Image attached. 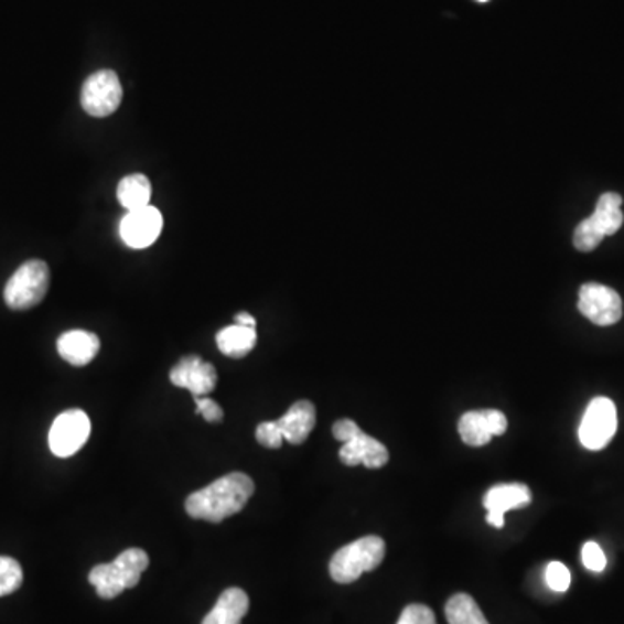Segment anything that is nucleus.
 Masks as SVG:
<instances>
[{
    "mask_svg": "<svg viewBox=\"0 0 624 624\" xmlns=\"http://www.w3.org/2000/svg\"><path fill=\"white\" fill-rule=\"evenodd\" d=\"M256 484L244 472H232L203 489L187 496L186 512L191 519L219 524L244 510Z\"/></svg>",
    "mask_w": 624,
    "mask_h": 624,
    "instance_id": "1",
    "label": "nucleus"
},
{
    "mask_svg": "<svg viewBox=\"0 0 624 624\" xmlns=\"http://www.w3.org/2000/svg\"><path fill=\"white\" fill-rule=\"evenodd\" d=\"M386 557V541L380 536H365L335 553L330 560V575L341 584L354 583L363 572L375 571Z\"/></svg>",
    "mask_w": 624,
    "mask_h": 624,
    "instance_id": "2",
    "label": "nucleus"
},
{
    "mask_svg": "<svg viewBox=\"0 0 624 624\" xmlns=\"http://www.w3.org/2000/svg\"><path fill=\"white\" fill-rule=\"evenodd\" d=\"M51 272L44 260L21 263L4 288V300L13 311H26L41 304L50 290Z\"/></svg>",
    "mask_w": 624,
    "mask_h": 624,
    "instance_id": "3",
    "label": "nucleus"
},
{
    "mask_svg": "<svg viewBox=\"0 0 624 624\" xmlns=\"http://www.w3.org/2000/svg\"><path fill=\"white\" fill-rule=\"evenodd\" d=\"M123 89L120 78L111 69H99L87 78L82 87V108L90 117H110L122 103Z\"/></svg>",
    "mask_w": 624,
    "mask_h": 624,
    "instance_id": "4",
    "label": "nucleus"
},
{
    "mask_svg": "<svg viewBox=\"0 0 624 624\" xmlns=\"http://www.w3.org/2000/svg\"><path fill=\"white\" fill-rule=\"evenodd\" d=\"M616 405L609 398H595L588 405L580 426V441L587 450L600 451L616 435Z\"/></svg>",
    "mask_w": 624,
    "mask_h": 624,
    "instance_id": "5",
    "label": "nucleus"
},
{
    "mask_svg": "<svg viewBox=\"0 0 624 624\" xmlns=\"http://www.w3.org/2000/svg\"><path fill=\"white\" fill-rule=\"evenodd\" d=\"M90 435V420L86 411H63L50 430V448L57 459H68L84 448Z\"/></svg>",
    "mask_w": 624,
    "mask_h": 624,
    "instance_id": "6",
    "label": "nucleus"
},
{
    "mask_svg": "<svg viewBox=\"0 0 624 624\" xmlns=\"http://www.w3.org/2000/svg\"><path fill=\"white\" fill-rule=\"evenodd\" d=\"M578 309L595 325L611 326L623 316V300L616 290L605 284L587 283L581 287Z\"/></svg>",
    "mask_w": 624,
    "mask_h": 624,
    "instance_id": "7",
    "label": "nucleus"
},
{
    "mask_svg": "<svg viewBox=\"0 0 624 624\" xmlns=\"http://www.w3.org/2000/svg\"><path fill=\"white\" fill-rule=\"evenodd\" d=\"M163 217L159 208L148 207L127 212L120 223V236L127 247L142 250L151 247L162 233Z\"/></svg>",
    "mask_w": 624,
    "mask_h": 624,
    "instance_id": "8",
    "label": "nucleus"
},
{
    "mask_svg": "<svg viewBox=\"0 0 624 624\" xmlns=\"http://www.w3.org/2000/svg\"><path fill=\"white\" fill-rule=\"evenodd\" d=\"M507 417L498 410L469 411L460 418L459 432L469 447H486L491 439L507 432Z\"/></svg>",
    "mask_w": 624,
    "mask_h": 624,
    "instance_id": "9",
    "label": "nucleus"
},
{
    "mask_svg": "<svg viewBox=\"0 0 624 624\" xmlns=\"http://www.w3.org/2000/svg\"><path fill=\"white\" fill-rule=\"evenodd\" d=\"M171 381L190 390L195 398H203L217 386V369L200 356H186L171 369Z\"/></svg>",
    "mask_w": 624,
    "mask_h": 624,
    "instance_id": "10",
    "label": "nucleus"
},
{
    "mask_svg": "<svg viewBox=\"0 0 624 624\" xmlns=\"http://www.w3.org/2000/svg\"><path fill=\"white\" fill-rule=\"evenodd\" d=\"M531 489L526 484H498L491 487L484 496L487 523L496 529L505 526V514L512 508H524L531 503Z\"/></svg>",
    "mask_w": 624,
    "mask_h": 624,
    "instance_id": "11",
    "label": "nucleus"
},
{
    "mask_svg": "<svg viewBox=\"0 0 624 624\" xmlns=\"http://www.w3.org/2000/svg\"><path fill=\"white\" fill-rule=\"evenodd\" d=\"M341 462L347 466L365 465L366 469H380L389 462V451L377 439L359 432L356 438L344 442L341 448Z\"/></svg>",
    "mask_w": 624,
    "mask_h": 624,
    "instance_id": "12",
    "label": "nucleus"
},
{
    "mask_svg": "<svg viewBox=\"0 0 624 624\" xmlns=\"http://www.w3.org/2000/svg\"><path fill=\"white\" fill-rule=\"evenodd\" d=\"M101 341L98 335L86 330H69L57 338V353L66 363L86 366L98 356Z\"/></svg>",
    "mask_w": 624,
    "mask_h": 624,
    "instance_id": "13",
    "label": "nucleus"
},
{
    "mask_svg": "<svg viewBox=\"0 0 624 624\" xmlns=\"http://www.w3.org/2000/svg\"><path fill=\"white\" fill-rule=\"evenodd\" d=\"M276 423L280 427L284 441L302 444L316 426V408L311 401H297Z\"/></svg>",
    "mask_w": 624,
    "mask_h": 624,
    "instance_id": "14",
    "label": "nucleus"
},
{
    "mask_svg": "<svg viewBox=\"0 0 624 624\" xmlns=\"http://www.w3.org/2000/svg\"><path fill=\"white\" fill-rule=\"evenodd\" d=\"M248 607L250 600L241 588H227L215 602L214 609L203 617L202 624H241Z\"/></svg>",
    "mask_w": 624,
    "mask_h": 624,
    "instance_id": "15",
    "label": "nucleus"
},
{
    "mask_svg": "<svg viewBox=\"0 0 624 624\" xmlns=\"http://www.w3.org/2000/svg\"><path fill=\"white\" fill-rule=\"evenodd\" d=\"M215 341L224 356L241 359L256 347L257 332L256 329H248V326H227L217 333Z\"/></svg>",
    "mask_w": 624,
    "mask_h": 624,
    "instance_id": "16",
    "label": "nucleus"
},
{
    "mask_svg": "<svg viewBox=\"0 0 624 624\" xmlns=\"http://www.w3.org/2000/svg\"><path fill=\"white\" fill-rule=\"evenodd\" d=\"M621 205H623V198L617 193H604L600 196L595 212L590 215V220L602 235L611 236L620 232L624 220Z\"/></svg>",
    "mask_w": 624,
    "mask_h": 624,
    "instance_id": "17",
    "label": "nucleus"
},
{
    "mask_svg": "<svg viewBox=\"0 0 624 624\" xmlns=\"http://www.w3.org/2000/svg\"><path fill=\"white\" fill-rule=\"evenodd\" d=\"M151 191L153 187L147 175L130 174L118 184V202L122 203V207H126L127 211H138V208L150 205Z\"/></svg>",
    "mask_w": 624,
    "mask_h": 624,
    "instance_id": "18",
    "label": "nucleus"
},
{
    "mask_svg": "<svg viewBox=\"0 0 624 624\" xmlns=\"http://www.w3.org/2000/svg\"><path fill=\"white\" fill-rule=\"evenodd\" d=\"M89 583L96 588L101 599L111 600L127 590L126 581L118 571L117 566L111 563H99L89 572Z\"/></svg>",
    "mask_w": 624,
    "mask_h": 624,
    "instance_id": "19",
    "label": "nucleus"
},
{
    "mask_svg": "<svg viewBox=\"0 0 624 624\" xmlns=\"http://www.w3.org/2000/svg\"><path fill=\"white\" fill-rule=\"evenodd\" d=\"M447 617L450 624H489L477 602L466 593H456L448 600Z\"/></svg>",
    "mask_w": 624,
    "mask_h": 624,
    "instance_id": "20",
    "label": "nucleus"
},
{
    "mask_svg": "<svg viewBox=\"0 0 624 624\" xmlns=\"http://www.w3.org/2000/svg\"><path fill=\"white\" fill-rule=\"evenodd\" d=\"M114 563L122 574L126 587L135 588L138 587L142 572L147 571L148 566H150V559H148L147 551L141 550V548H129V550L122 551L114 560Z\"/></svg>",
    "mask_w": 624,
    "mask_h": 624,
    "instance_id": "21",
    "label": "nucleus"
},
{
    "mask_svg": "<svg viewBox=\"0 0 624 624\" xmlns=\"http://www.w3.org/2000/svg\"><path fill=\"white\" fill-rule=\"evenodd\" d=\"M23 584V569L18 560L0 557V596L11 595Z\"/></svg>",
    "mask_w": 624,
    "mask_h": 624,
    "instance_id": "22",
    "label": "nucleus"
},
{
    "mask_svg": "<svg viewBox=\"0 0 624 624\" xmlns=\"http://www.w3.org/2000/svg\"><path fill=\"white\" fill-rule=\"evenodd\" d=\"M605 236L593 226L590 217L588 219L581 220L575 227L574 232V247L580 251H592L602 244V239Z\"/></svg>",
    "mask_w": 624,
    "mask_h": 624,
    "instance_id": "23",
    "label": "nucleus"
},
{
    "mask_svg": "<svg viewBox=\"0 0 624 624\" xmlns=\"http://www.w3.org/2000/svg\"><path fill=\"white\" fill-rule=\"evenodd\" d=\"M545 578H547V584L553 592H568L569 587H571V572L562 562L548 563Z\"/></svg>",
    "mask_w": 624,
    "mask_h": 624,
    "instance_id": "24",
    "label": "nucleus"
},
{
    "mask_svg": "<svg viewBox=\"0 0 624 624\" xmlns=\"http://www.w3.org/2000/svg\"><path fill=\"white\" fill-rule=\"evenodd\" d=\"M256 438L257 441H259V444H262V447L266 448H271V450H278L284 441L283 434H281L280 427H278L276 420H272V422L259 423L256 430Z\"/></svg>",
    "mask_w": 624,
    "mask_h": 624,
    "instance_id": "25",
    "label": "nucleus"
},
{
    "mask_svg": "<svg viewBox=\"0 0 624 624\" xmlns=\"http://www.w3.org/2000/svg\"><path fill=\"white\" fill-rule=\"evenodd\" d=\"M398 624H438L432 609L422 604H411L401 612Z\"/></svg>",
    "mask_w": 624,
    "mask_h": 624,
    "instance_id": "26",
    "label": "nucleus"
},
{
    "mask_svg": "<svg viewBox=\"0 0 624 624\" xmlns=\"http://www.w3.org/2000/svg\"><path fill=\"white\" fill-rule=\"evenodd\" d=\"M581 559H583L584 568L592 572H602L607 566V559L600 545L595 541H588L581 550Z\"/></svg>",
    "mask_w": 624,
    "mask_h": 624,
    "instance_id": "27",
    "label": "nucleus"
},
{
    "mask_svg": "<svg viewBox=\"0 0 624 624\" xmlns=\"http://www.w3.org/2000/svg\"><path fill=\"white\" fill-rule=\"evenodd\" d=\"M196 413L202 415L208 423L223 422L224 411L214 399L195 398Z\"/></svg>",
    "mask_w": 624,
    "mask_h": 624,
    "instance_id": "28",
    "label": "nucleus"
},
{
    "mask_svg": "<svg viewBox=\"0 0 624 624\" xmlns=\"http://www.w3.org/2000/svg\"><path fill=\"white\" fill-rule=\"evenodd\" d=\"M359 432H362V429L357 427L356 422L349 420V418L338 420V422L333 426V435L341 442L351 441V439L356 438Z\"/></svg>",
    "mask_w": 624,
    "mask_h": 624,
    "instance_id": "29",
    "label": "nucleus"
},
{
    "mask_svg": "<svg viewBox=\"0 0 624 624\" xmlns=\"http://www.w3.org/2000/svg\"><path fill=\"white\" fill-rule=\"evenodd\" d=\"M235 325L248 326V329H256V318L248 314V312H238L235 316Z\"/></svg>",
    "mask_w": 624,
    "mask_h": 624,
    "instance_id": "30",
    "label": "nucleus"
},
{
    "mask_svg": "<svg viewBox=\"0 0 624 624\" xmlns=\"http://www.w3.org/2000/svg\"><path fill=\"white\" fill-rule=\"evenodd\" d=\"M478 2H487V0H478Z\"/></svg>",
    "mask_w": 624,
    "mask_h": 624,
    "instance_id": "31",
    "label": "nucleus"
}]
</instances>
